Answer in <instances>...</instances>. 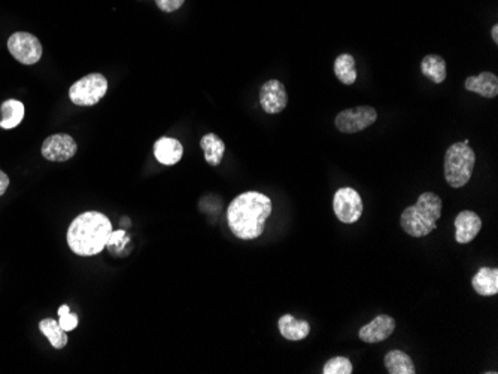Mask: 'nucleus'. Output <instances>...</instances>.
I'll use <instances>...</instances> for the list:
<instances>
[{
	"instance_id": "393cba45",
	"label": "nucleus",
	"mask_w": 498,
	"mask_h": 374,
	"mask_svg": "<svg viewBox=\"0 0 498 374\" xmlns=\"http://www.w3.org/2000/svg\"><path fill=\"white\" fill-rule=\"evenodd\" d=\"M129 235L126 234V231L124 230H120V231H112L109 235V240H108V246H117V247H122L124 245H127L129 243Z\"/></svg>"
},
{
	"instance_id": "b1692460",
	"label": "nucleus",
	"mask_w": 498,
	"mask_h": 374,
	"mask_svg": "<svg viewBox=\"0 0 498 374\" xmlns=\"http://www.w3.org/2000/svg\"><path fill=\"white\" fill-rule=\"evenodd\" d=\"M59 316H60L59 324L64 331H74L78 327V315L72 313L71 309H69V306H66V304L60 306Z\"/></svg>"
},
{
	"instance_id": "5701e85b",
	"label": "nucleus",
	"mask_w": 498,
	"mask_h": 374,
	"mask_svg": "<svg viewBox=\"0 0 498 374\" xmlns=\"http://www.w3.org/2000/svg\"><path fill=\"white\" fill-rule=\"evenodd\" d=\"M352 370V363L347 356H335L325 363L323 374H351Z\"/></svg>"
},
{
	"instance_id": "7ed1b4c3",
	"label": "nucleus",
	"mask_w": 498,
	"mask_h": 374,
	"mask_svg": "<svg viewBox=\"0 0 498 374\" xmlns=\"http://www.w3.org/2000/svg\"><path fill=\"white\" fill-rule=\"evenodd\" d=\"M444 203L434 192H422L418 201L406 207L401 214L400 226L412 238H425L437 228V221L441 216Z\"/></svg>"
},
{
	"instance_id": "a211bd4d",
	"label": "nucleus",
	"mask_w": 498,
	"mask_h": 374,
	"mask_svg": "<svg viewBox=\"0 0 498 374\" xmlns=\"http://www.w3.org/2000/svg\"><path fill=\"white\" fill-rule=\"evenodd\" d=\"M383 364L390 374H415L417 368L412 358L403 351H390L383 358Z\"/></svg>"
},
{
	"instance_id": "aec40b11",
	"label": "nucleus",
	"mask_w": 498,
	"mask_h": 374,
	"mask_svg": "<svg viewBox=\"0 0 498 374\" xmlns=\"http://www.w3.org/2000/svg\"><path fill=\"white\" fill-rule=\"evenodd\" d=\"M0 112H2L0 127L5 129V130H11V129H16L17 126H20V122L24 118L25 109L21 102L11 99V100L4 102L2 107H0Z\"/></svg>"
},
{
	"instance_id": "f3484780",
	"label": "nucleus",
	"mask_w": 498,
	"mask_h": 374,
	"mask_svg": "<svg viewBox=\"0 0 498 374\" xmlns=\"http://www.w3.org/2000/svg\"><path fill=\"white\" fill-rule=\"evenodd\" d=\"M200 146L204 152V160L211 165H219L226 154V144L215 133H207L202 137Z\"/></svg>"
},
{
	"instance_id": "0eeeda50",
	"label": "nucleus",
	"mask_w": 498,
	"mask_h": 374,
	"mask_svg": "<svg viewBox=\"0 0 498 374\" xmlns=\"http://www.w3.org/2000/svg\"><path fill=\"white\" fill-rule=\"evenodd\" d=\"M361 196L354 188H340L335 192L333 211L343 224H354L363 215Z\"/></svg>"
},
{
	"instance_id": "9d476101",
	"label": "nucleus",
	"mask_w": 498,
	"mask_h": 374,
	"mask_svg": "<svg viewBox=\"0 0 498 374\" xmlns=\"http://www.w3.org/2000/svg\"><path fill=\"white\" fill-rule=\"evenodd\" d=\"M76 142L69 134H52L47 137L42 145V156L48 161H67L76 154Z\"/></svg>"
},
{
	"instance_id": "f257e3e1",
	"label": "nucleus",
	"mask_w": 498,
	"mask_h": 374,
	"mask_svg": "<svg viewBox=\"0 0 498 374\" xmlns=\"http://www.w3.org/2000/svg\"><path fill=\"white\" fill-rule=\"evenodd\" d=\"M272 214V200L257 191H246L234 199L227 209L231 233L241 240H253L265 231Z\"/></svg>"
},
{
	"instance_id": "1a4fd4ad",
	"label": "nucleus",
	"mask_w": 498,
	"mask_h": 374,
	"mask_svg": "<svg viewBox=\"0 0 498 374\" xmlns=\"http://www.w3.org/2000/svg\"><path fill=\"white\" fill-rule=\"evenodd\" d=\"M260 105L266 114H279L288 105V94L278 79H270L260 88Z\"/></svg>"
},
{
	"instance_id": "f03ea898",
	"label": "nucleus",
	"mask_w": 498,
	"mask_h": 374,
	"mask_svg": "<svg viewBox=\"0 0 498 374\" xmlns=\"http://www.w3.org/2000/svg\"><path fill=\"white\" fill-rule=\"evenodd\" d=\"M112 224L100 212H86L76 216L67 230V245L81 257L100 254L108 246Z\"/></svg>"
},
{
	"instance_id": "f8f14e48",
	"label": "nucleus",
	"mask_w": 498,
	"mask_h": 374,
	"mask_svg": "<svg viewBox=\"0 0 498 374\" xmlns=\"http://www.w3.org/2000/svg\"><path fill=\"white\" fill-rule=\"evenodd\" d=\"M455 240L465 245L473 242L482 228V219L476 212L463 211L455 218Z\"/></svg>"
},
{
	"instance_id": "4468645a",
	"label": "nucleus",
	"mask_w": 498,
	"mask_h": 374,
	"mask_svg": "<svg viewBox=\"0 0 498 374\" xmlns=\"http://www.w3.org/2000/svg\"><path fill=\"white\" fill-rule=\"evenodd\" d=\"M467 91L476 93L485 99H494L498 95V78L491 72H482L475 76H468L464 82Z\"/></svg>"
},
{
	"instance_id": "dca6fc26",
	"label": "nucleus",
	"mask_w": 498,
	"mask_h": 374,
	"mask_svg": "<svg viewBox=\"0 0 498 374\" xmlns=\"http://www.w3.org/2000/svg\"><path fill=\"white\" fill-rule=\"evenodd\" d=\"M472 286L475 293L482 297H492L498 294V269L482 267L473 276Z\"/></svg>"
},
{
	"instance_id": "20e7f679",
	"label": "nucleus",
	"mask_w": 498,
	"mask_h": 374,
	"mask_svg": "<svg viewBox=\"0 0 498 374\" xmlns=\"http://www.w3.org/2000/svg\"><path fill=\"white\" fill-rule=\"evenodd\" d=\"M476 164L475 151L468 146V141L453 144L445 154V177L449 187L461 188L468 184Z\"/></svg>"
},
{
	"instance_id": "412c9836",
	"label": "nucleus",
	"mask_w": 498,
	"mask_h": 374,
	"mask_svg": "<svg viewBox=\"0 0 498 374\" xmlns=\"http://www.w3.org/2000/svg\"><path fill=\"white\" fill-rule=\"evenodd\" d=\"M335 75L344 86H352L357 81V67L355 60L351 54H340L335 60Z\"/></svg>"
},
{
	"instance_id": "4be33fe9",
	"label": "nucleus",
	"mask_w": 498,
	"mask_h": 374,
	"mask_svg": "<svg viewBox=\"0 0 498 374\" xmlns=\"http://www.w3.org/2000/svg\"><path fill=\"white\" fill-rule=\"evenodd\" d=\"M39 329L42 331V334L50 340L52 344V348L55 349H63L67 344V331H64L57 321L51 320H44L39 324Z\"/></svg>"
},
{
	"instance_id": "9b49d317",
	"label": "nucleus",
	"mask_w": 498,
	"mask_h": 374,
	"mask_svg": "<svg viewBox=\"0 0 498 374\" xmlns=\"http://www.w3.org/2000/svg\"><path fill=\"white\" fill-rule=\"evenodd\" d=\"M394 331H395L394 317L390 315H378L375 320L370 321L358 331V337L364 343L373 344V343H381L386 339H390Z\"/></svg>"
},
{
	"instance_id": "ddd939ff",
	"label": "nucleus",
	"mask_w": 498,
	"mask_h": 374,
	"mask_svg": "<svg viewBox=\"0 0 498 374\" xmlns=\"http://www.w3.org/2000/svg\"><path fill=\"white\" fill-rule=\"evenodd\" d=\"M184 154V148L181 142L173 139V137H160L154 144V156L158 163L164 165H175L181 161Z\"/></svg>"
},
{
	"instance_id": "6e6552de",
	"label": "nucleus",
	"mask_w": 498,
	"mask_h": 374,
	"mask_svg": "<svg viewBox=\"0 0 498 374\" xmlns=\"http://www.w3.org/2000/svg\"><path fill=\"white\" fill-rule=\"evenodd\" d=\"M8 49L12 57L23 64H35L42 57V45L30 33L17 32L8 39Z\"/></svg>"
},
{
	"instance_id": "a878e982",
	"label": "nucleus",
	"mask_w": 498,
	"mask_h": 374,
	"mask_svg": "<svg viewBox=\"0 0 498 374\" xmlns=\"http://www.w3.org/2000/svg\"><path fill=\"white\" fill-rule=\"evenodd\" d=\"M157 6L163 11V12H175L179 8L184 5L185 0H156Z\"/></svg>"
},
{
	"instance_id": "39448f33",
	"label": "nucleus",
	"mask_w": 498,
	"mask_h": 374,
	"mask_svg": "<svg viewBox=\"0 0 498 374\" xmlns=\"http://www.w3.org/2000/svg\"><path fill=\"white\" fill-rule=\"evenodd\" d=\"M108 93V79L102 74H90L76 81L69 90V97L76 106L98 105Z\"/></svg>"
},
{
	"instance_id": "423d86ee",
	"label": "nucleus",
	"mask_w": 498,
	"mask_h": 374,
	"mask_svg": "<svg viewBox=\"0 0 498 374\" xmlns=\"http://www.w3.org/2000/svg\"><path fill=\"white\" fill-rule=\"evenodd\" d=\"M378 119V112L371 106H358L344 109L337 114L335 124L340 133L354 134L373 126Z\"/></svg>"
},
{
	"instance_id": "cd10ccee",
	"label": "nucleus",
	"mask_w": 498,
	"mask_h": 374,
	"mask_svg": "<svg viewBox=\"0 0 498 374\" xmlns=\"http://www.w3.org/2000/svg\"><path fill=\"white\" fill-rule=\"evenodd\" d=\"M491 35H492V39H494V42L497 44L498 42V24H495L492 27V30H491Z\"/></svg>"
},
{
	"instance_id": "6ab92c4d",
	"label": "nucleus",
	"mask_w": 498,
	"mask_h": 374,
	"mask_svg": "<svg viewBox=\"0 0 498 374\" xmlns=\"http://www.w3.org/2000/svg\"><path fill=\"white\" fill-rule=\"evenodd\" d=\"M422 75L428 79H432L434 84H441L446 79V62L444 57L436 54L425 55L421 62Z\"/></svg>"
},
{
	"instance_id": "2eb2a0df",
	"label": "nucleus",
	"mask_w": 498,
	"mask_h": 374,
	"mask_svg": "<svg viewBox=\"0 0 498 374\" xmlns=\"http://www.w3.org/2000/svg\"><path fill=\"white\" fill-rule=\"evenodd\" d=\"M278 328L281 336L289 341L304 340L311 334V324L294 317L293 315H284L279 317Z\"/></svg>"
},
{
	"instance_id": "bb28decb",
	"label": "nucleus",
	"mask_w": 498,
	"mask_h": 374,
	"mask_svg": "<svg viewBox=\"0 0 498 374\" xmlns=\"http://www.w3.org/2000/svg\"><path fill=\"white\" fill-rule=\"evenodd\" d=\"M9 187V177L6 173H4L2 170H0V196H4L5 191L8 189Z\"/></svg>"
}]
</instances>
